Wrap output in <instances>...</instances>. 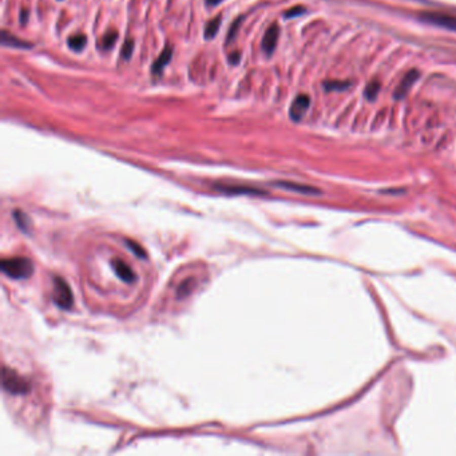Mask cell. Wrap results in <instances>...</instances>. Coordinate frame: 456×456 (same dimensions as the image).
Masks as SVG:
<instances>
[{"label": "cell", "instance_id": "obj_1", "mask_svg": "<svg viewBox=\"0 0 456 456\" xmlns=\"http://www.w3.org/2000/svg\"><path fill=\"white\" fill-rule=\"evenodd\" d=\"M2 272L14 279H23L31 277L33 273L32 261L27 257L3 258L0 262Z\"/></svg>", "mask_w": 456, "mask_h": 456}, {"label": "cell", "instance_id": "obj_2", "mask_svg": "<svg viewBox=\"0 0 456 456\" xmlns=\"http://www.w3.org/2000/svg\"><path fill=\"white\" fill-rule=\"evenodd\" d=\"M2 381H3V390L7 394L11 395H22L27 394L29 391V384L23 379L22 376H19L14 369L4 367L3 375H2Z\"/></svg>", "mask_w": 456, "mask_h": 456}, {"label": "cell", "instance_id": "obj_3", "mask_svg": "<svg viewBox=\"0 0 456 456\" xmlns=\"http://www.w3.org/2000/svg\"><path fill=\"white\" fill-rule=\"evenodd\" d=\"M54 302L60 309H70L74 305L73 292L60 277H54Z\"/></svg>", "mask_w": 456, "mask_h": 456}, {"label": "cell", "instance_id": "obj_4", "mask_svg": "<svg viewBox=\"0 0 456 456\" xmlns=\"http://www.w3.org/2000/svg\"><path fill=\"white\" fill-rule=\"evenodd\" d=\"M419 19L434 26L456 31V15H449L445 12H422L419 15Z\"/></svg>", "mask_w": 456, "mask_h": 456}, {"label": "cell", "instance_id": "obj_5", "mask_svg": "<svg viewBox=\"0 0 456 456\" xmlns=\"http://www.w3.org/2000/svg\"><path fill=\"white\" fill-rule=\"evenodd\" d=\"M310 106V98L306 94H300L296 96V99L292 102L291 109H289V115L294 122L301 121V118L305 115Z\"/></svg>", "mask_w": 456, "mask_h": 456}, {"label": "cell", "instance_id": "obj_6", "mask_svg": "<svg viewBox=\"0 0 456 456\" xmlns=\"http://www.w3.org/2000/svg\"><path fill=\"white\" fill-rule=\"evenodd\" d=\"M419 77H420V73L417 70H411L405 74L404 78L401 79V82L399 83V86L396 87V90H395V94H394L395 99L399 100V99H403V98H405V95L408 94L412 86L415 85L416 82H417Z\"/></svg>", "mask_w": 456, "mask_h": 456}, {"label": "cell", "instance_id": "obj_7", "mask_svg": "<svg viewBox=\"0 0 456 456\" xmlns=\"http://www.w3.org/2000/svg\"><path fill=\"white\" fill-rule=\"evenodd\" d=\"M111 265H113V269H114L115 274H117L123 283L127 284L135 283L136 281L135 273H134V270H132L125 261H122V260H113Z\"/></svg>", "mask_w": 456, "mask_h": 456}, {"label": "cell", "instance_id": "obj_8", "mask_svg": "<svg viewBox=\"0 0 456 456\" xmlns=\"http://www.w3.org/2000/svg\"><path fill=\"white\" fill-rule=\"evenodd\" d=\"M279 35V28L277 24H272L269 27L268 31L265 32L264 39H262V50L266 55H270L274 48H276L277 41H278Z\"/></svg>", "mask_w": 456, "mask_h": 456}, {"label": "cell", "instance_id": "obj_9", "mask_svg": "<svg viewBox=\"0 0 456 456\" xmlns=\"http://www.w3.org/2000/svg\"><path fill=\"white\" fill-rule=\"evenodd\" d=\"M214 188L220 191H224V193H230V194H265V191L258 190V189L248 188V186H237V185H214Z\"/></svg>", "mask_w": 456, "mask_h": 456}, {"label": "cell", "instance_id": "obj_10", "mask_svg": "<svg viewBox=\"0 0 456 456\" xmlns=\"http://www.w3.org/2000/svg\"><path fill=\"white\" fill-rule=\"evenodd\" d=\"M276 186L285 189V190L296 191V193H302V194H320V190L317 188H313V186H308V185H301V184H294V182H287V181H279L276 182Z\"/></svg>", "mask_w": 456, "mask_h": 456}, {"label": "cell", "instance_id": "obj_11", "mask_svg": "<svg viewBox=\"0 0 456 456\" xmlns=\"http://www.w3.org/2000/svg\"><path fill=\"white\" fill-rule=\"evenodd\" d=\"M171 55H173V48L171 47H166L163 51L161 52V55L158 56V59L155 60L154 64H153V73L154 74H158L161 73L165 66L167 63L170 62V59H171Z\"/></svg>", "mask_w": 456, "mask_h": 456}, {"label": "cell", "instance_id": "obj_12", "mask_svg": "<svg viewBox=\"0 0 456 456\" xmlns=\"http://www.w3.org/2000/svg\"><path fill=\"white\" fill-rule=\"evenodd\" d=\"M2 43H3L4 46H12V47H19V48L31 47V44L20 41V39H16L14 35H11V33L7 32V31H3V35H2Z\"/></svg>", "mask_w": 456, "mask_h": 456}, {"label": "cell", "instance_id": "obj_13", "mask_svg": "<svg viewBox=\"0 0 456 456\" xmlns=\"http://www.w3.org/2000/svg\"><path fill=\"white\" fill-rule=\"evenodd\" d=\"M221 26V16H217L213 20H210L205 27V38L206 39H213L216 35H217L218 29Z\"/></svg>", "mask_w": 456, "mask_h": 456}, {"label": "cell", "instance_id": "obj_14", "mask_svg": "<svg viewBox=\"0 0 456 456\" xmlns=\"http://www.w3.org/2000/svg\"><path fill=\"white\" fill-rule=\"evenodd\" d=\"M86 42H87V39H86L85 35H74L68 39V47L74 51H82L85 48Z\"/></svg>", "mask_w": 456, "mask_h": 456}, {"label": "cell", "instance_id": "obj_15", "mask_svg": "<svg viewBox=\"0 0 456 456\" xmlns=\"http://www.w3.org/2000/svg\"><path fill=\"white\" fill-rule=\"evenodd\" d=\"M380 92V83L377 81H372L368 83L364 90V95L368 100H375Z\"/></svg>", "mask_w": 456, "mask_h": 456}, {"label": "cell", "instance_id": "obj_16", "mask_svg": "<svg viewBox=\"0 0 456 456\" xmlns=\"http://www.w3.org/2000/svg\"><path fill=\"white\" fill-rule=\"evenodd\" d=\"M350 86V82H337V81H331L325 82L324 83V87L327 91H332V90H345Z\"/></svg>", "mask_w": 456, "mask_h": 456}, {"label": "cell", "instance_id": "obj_17", "mask_svg": "<svg viewBox=\"0 0 456 456\" xmlns=\"http://www.w3.org/2000/svg\"><path fill=\"white\" fill-rule=\"evenodd\" d=\"M14 218L15 221H16V224H18L19 228L26 232L27 229H28V217H27L26 214L23 213V212H15Z\"/></svg>", "mask_w": 456, "mask_h": 456}, {"label": "cell", "instance_id": "obj_18", "mask_svg": "<svg viewBox=\"0 0 456 456\" xmlns=\"http://www.w3.org/2000/svg\"><path fill=\"white\" fill-rule=\"evenodd\" d=\"M126 245H127V248H129V249L131 250L132 253L135 254L136 257L146 258V252H145V249L142 247H141V245H138V243L134 242V241H130V239H127V241H126Z\"/></svg>", "mask_w": 456, "mask_h": 456}, {"label": "cell", "instance_id": "obj_19", "mask_svg": "<svg viewBox=\"0 0 456 456\" xmlns=\"http://www.w3.org/2000/svg\"><path fill=\"white\" fill-rule=\"evenodd\" d=\"M118 33L115 31H111V32L106 33L102 39V47L103 48H111L114 46L115 41H117Z\"/></svg>", "mask_w": 456, "mask_h": 456}, {"label": "cell", "instance_id": "obj_20", "mask_svg": "<svg viewBox=\"0 0 456 456\" xmlns=\"http://www.w3.org/2000/svg\"><path fill=\"white\" fill-rule=\"evenodd\" d=\"M132 51H134V41H132V39H127V41L123 43V47H122V58L130 59Z\"/></svg>", "mask_w": 456, "mask_h": 456}, {"label": "cell", "instance_id": "obj_21", "mask_svg": "<svg viewBox=\"0 0 456 456\" xmlns=\"http://www.w3.org/2000/svg\"><path fill=\"white\" fill-rule=\"evenodd\" d=\"M241 20H242V16L237 19V20H234V23H233L232 27H230V29H229L226 43H230V42H232L233 39H234V38H235V35H237V32H238L239 26H241Z\"/></svg>", "mask_w": 456, "mask_h": 456}, {"label": "cell", "instance_id": "obj_22", "mask_svg": "<svg viewBox=\"0 0 456 456\" xmlns=\"http://www.w3.org/2000/svg\"><path fill=\"white\" fill-rule=\"evenodd\" d=\"M305 12V8L301 7V6H297V7H293L291 10H288L285 12V18H294V16H298V15H302Z\"/></svg>", "mask_w": 456, "mask_h": 456}, {"label": "cell", "instance_id": "obj_23", "mask_svg": "<svg viewBox=\"0 0 456 456\" xmlns=\"http://www.w3.org/2000/svg\"><path fill=\"white\" fill-rule=\"evenodd\" d=\"M239 58H241V55H239V52H233L232 55H230V58H229V62L232 63L233 66H235V64H238Z\"/></svg>", "mask_w": 456, "mask_h": 456}, {"label": "cell", "instance_id": "obj_24", "mask_svg": "<svg viewBox=\"0 0 456 456\" xmlns=\"http://www.w3.org/2000/svg\"><path fill=\"white\" fill-rule=\"evenodd\" d=\"M27 19H28L27 10H22V11H20V23H22V24H26Z\"/></svg>", "mask_w": 456, "mask_h": 456}, {"label": "cell", "instance_id": "obj_25", "mask_svg": "<svg viewBox=\"0 0 456 456\" xmlns=\"http://www.w3.org/2000/svg\"><path fill=\"white\" fill-rule=\"evenodd\" d=\"M221 0H206V3H207V6H217L218 3H220Z\"/></svg>", "mask_w": 456, "mask_h": 456}]
</instances>
